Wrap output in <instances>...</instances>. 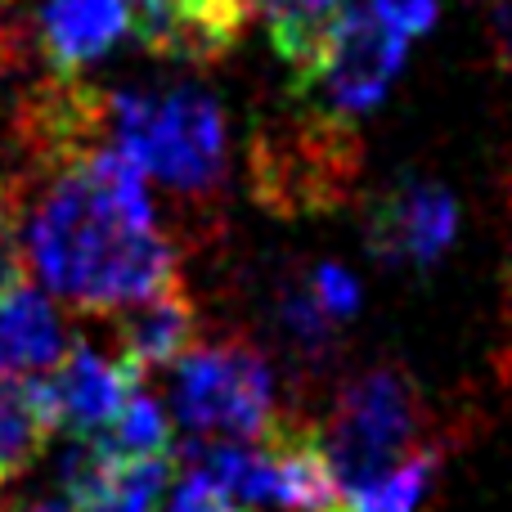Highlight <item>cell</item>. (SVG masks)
<instances>
[{
  "label": "cell",
  "instance_id": "cell-1",
  "mask_svg": "<svg viewBox=\"0 0 512 512\" xmlns=\"http://www.w3.org/2000/svg\"><path fill=\"white\" fill-rule=\"evenodd\" d=\"M23 256L54 297L90 315H117L176 288L180 274L176 243L117 212L86 176L81 149L50 162V185L23 221Z\"/></svg>",
  "mask_w": 512,
  "mask_h": 512
},
{
  "label": "cell",
  "instance_id": "cell-2",
  "mask_svg": "<svg viewBox=\"0 0 512 512\" xmlns=\"http://www.w3.org/2000/svg\"><path fill=\"white\" fill-rule=\"evenodd\" d=\"M104 126L117 149L144 167V176L189 198L216 194L230 167V131L225 108L207 90H113L104 95Z\"/></svg>",
  "mask_w": 512,
  "mask_h": 512
},
{
  "label": "cell",
  "instance_id": "cell-3",
  "mask_svg": "<svg viewBox=\"0 0 512 512\" xmlns=\"http://www.w3.org/2000/svg\"><path fill=\"white\" fill-rule=\"evenodd\" d=\"M176 418L194 436L221 441H261L279 427L274 373L256 346L225 337L212 346H189L171 378Z\"/></svg>",
  "mask_w": 512,
  "mask_h": 512
},
{
  "label": "cell",
  "instance_id": "cell-4",
  "mask_svg": "<svg viewBox=\"0 0 512 512\" xmlns=\"http://www.w3.org/2000/svg\"><path fill=\"white\" fill-rule=\"evenodd\" d=\"M319 432L337 486L351 490L378 472L396 468L418 450L423 432V400L400 369H369L346 382Z\"/></svg>",
  "mask_w": 512,
  "mask_h": 512
},
{
  "label": "cell",
  "instance_id": "cell-5",
  "mask_svg": "<svg viewBox=\"0 0 512 512\" xmlns=\"http://www.w3.org/2000/svg\"><path fill=\"white\" fill-rule=\"evenodd\" d=\"M405 54H409V36H400L396 27L382 23L369 9V0L364 5L346 0L333 32H328V45L319 54L315 72L297 86V95L310 99V108H319V113L351 122V117L382 104V95L405 68Z\"/></svg>",
  "mask_w": 512,
  "mask_h": 512
},
{
  "label": "cell",
  "instance_id": "cell-6",
  "mask_svg": "<svg viewBox=\"0 0 512 512\" xmlns=\"http://www.w3.org/2000/svg\"><path fill=\"white\" fill-rule=\"evenodd\" d=\"M310 126L279 131L256 149V185L274 207H324L337 189L351 185L355 140L342 117H328L319 108L306 113Z\"/></svg>",
  "mask_w": 512,
  "mask_h": 512
},
{
  "label": "cell",
  "instance_id": "cell-7",
  "mask_svg": "<svg viewBox=\"0 0 512 512\" xmlns=\"http://www.w3.org/2000/svg\"><path fill=\"white\" fill-rule=\"evenodd\" d=\"M459 239V203L441 180L400 176L369 207V248L382 265H436Z\"/></svg>",
  "mask_w": 512,
  "mask_h": 512
},
{
  "label": "cell",
  "instance_id": "cell-8",
  "mask_svg": "<svg viewBox=\"0 0 512 512\" xmlns=\"http://www.w3.org/2000/svg\"><path fill=\"white\" fill-rule=\"evenodd\" d=\"M176 459H117L95 436H72L63 486L72 512H158Z\"/></svg>",
  "mask_w": 512,
  "mask_h": 512
},
{
  "label": "cell",
  "instance_id": "cell-9",
  "mask_svg": "<svg viewBox=\"0 0 512 512\" xmlns=\"http://www.w3.org/2000/svg\"><path fill=\"white\" fill-rule=\"evenodd\" d=\"M45 382H50L59 432L99 436V432H108V423L122 414L131 391L140 387V373H131L117 355H104L95 346L77 342L63 351L54 373H45Z\"/></svg>",
  "mask_w": 512,
  "mask_h": 512
},
{
  "label": "cell",
  "instance_id": "cell-10",
  "mask_svg": "<svg viewBox=\"0 0 512 512\" xmlns=\"http://www.w3.org/2000/svg\"><path fill=\"white\" fill-rule=\"evenodd\" d=\"M131 32V0H45L36 18L41 54L59 77L108 54Z\"/></svg>",
  "mask_w": 512,
  "mask_h": 512
},
{
  "label": "cell",
  "instance_id": "cell-11",
  "mask_svg": "<svg viewBox=\"0 0 512 512\" xmlns=\"http://www.w3.org/2000/svg\"><path fill=\"white\" fill-rule=\"evenodd\" d=\"M270 454V508L283 512H342V486H337L328 454L315 427H292L279 418L274 432L261 436Z\"/></svg>",
  "mask_w": 512,
  "mask_h": 512
},
{
  "label": "cell",
  "instance_id": "cell-12",
  "mask_svg": "<svg viewBox=\"0 0 512 512\" xmlns=\"http://www.w3.org/2000/svg\"><path fill=\"white\" fill-rule=\"evenodd\" d=\"M194 328V301L180 288H162L117 310V360L140 378L153 369H167L194 346Z\"/></svg>",
  "mask_w": 512,
  "mask_h": 512
},
{
  "label": "cell",
  "instance_id": "cell-13",
  "mask_svg": "<svg viewBox=\"0 0 512 512\" xmlns=\"http://www.w3.org/2000/svg\"><path fill=\"white\" fill-rule=\"evenodd\" d=\"M68 328L45 292L32 283L0 292V378H32L63 360Z\"/></svg>",
  "mask_w": 512,
  "mask_h": 512
},
{
  "label": "cell",
  "instance_id": "cell-14",
  "mask_svg": "<svg viewBox=\"0 0 512 512\" xmlns=\"http://www.w3.org/2000/svg\"><path fill=\"white\" fill-rule=\"evenodd\" d=\"M342 5L346 0H265L261 5V14L270 18L274 54H279L292 72V90L315 72Z\"/></svg>",
  "mask_w": 512,
  "mask_h": 512
},
{
  "label": "cell",
  "instance_id": "cell-15",
  "mask_svg": "<svg viewBox=\"0 0 512 512\" xmlns=\"http://www.w3.org/2000/svg\"><path fill=\"white\" fill-rule=\"evenodd\" d=\"M436 463L441 459H436L432 445H418L396 468L342 490V512H418V504H423L427 490H432Z\"/></svg>",
  "mask_w": 512,
  "mask_h": 512
},
{
  "label": "cell",
  "instance_id": "cell-16",
  "mask_svg": "<svg viewBox=\"0 0 512 512\" xmlns=\"http://www.w3.org/2000/svg\"><path fill=\"white\" fill-rule=\"evenodd\" d=\"M95 441L117 459H162V454H171V418L149 391L135 387L131 400L122 405V414Z\"/></svg>",
  "mask_w": 512,
  "mask_h": 512
},
{
  "label": "cell",
  "instance_id": "cell-17",
  "mask_svg": "<svg viewBox=\"0 0 512 512\" xmlns=\"http://www.w3.org/2000/svg\"><path fill=\"white\" fill-rule=\"evenodd\" d=\"M45 436L50 432L32 418L18 378H0V490L32 468Z\"/></svg>",
  "mask_w": 512,
  "mask_h": 512
},
{
  "label": "cell",
  "instance_id": "cell-18",
  "mask_svg": "<svg viewBox=\"0 0 512 512\" xmlns=\"http://www.w3.org/2000/svg\"><path fill=\"white\" fill-rule=\"evenodd\" d=\"M274 310H279V328L288 333V342L297 346L301 355H310V360H319V355L333 346V333L337 324L319 310L315 292L306 288V274H297V279H288L279 288V297H274Z\"/></svg>",
  "mask_w": 512,
  "mask_h": 512
},
{
  "label": "cell",
  "instance_id": "cell-19",
  "mask_svg": "<svg viewBox=\"0 0 512 512\" xmlns=\"http://www.w3.org/2000/svg\"><path fill=\"white\" fill-rule=\"evenodd\" d=\"M306 288L315 292L319 310H324L333 324H346V319L360 315V279L351 270H342L337 261H319L315 270H306Z\"/></svg>",
  "mask_w": 512,
  "mask_h": 512
},
{
  "label": "cell",
  "instance_id": "cell-20",
  "mask_svg": "<svg viewBox=\"0 0 512 512\" xmlns=\"http://www.w3.org/2000/svg\"><path fill=\"white\" fill-rule=\"evenodd\" d=\"M369 9L382 18L387 27H396L400 36H423L436 27V14H441V0H369Z\"/></svg>",
  "mask_w": 512,
  "mask_h": 512
},
{
  "label": "cell",
  "instance_id": "cell-21",
  "mask_svg": "<svg viewBox=\"0 0 512 512\" xmlns=\"http://www.w3.org/2000/svg\"><path fill=\"white\" fill-rule=\"evenodd\" d=\"M162 512H252V508L234 504V499L221 495L212 481H203V477H194V472H189V477L171 490V499H167V508H162Z\"/></svg>",
  "mask_w": 512,
  "mask_h": 512
},
{
  "label": "cell",
  "instance_id": "cell-22",
  "mask_svg": "<svg viewBox=\"0 0 512 512\" xmlns=\"http://www.w3.org/2000/svg\"><path fill=\"white\" fill-rule=\"evenodd\" d=\"M490 27H495V45H499V54H504V63H512V0H495Z\"/></svg>",
  "mask_w": 512,
  "mask_h": 512
},
{
  "label": "cell",
  "instance_id": "cell-23",
  "mask_svg": "<svg viewBox=\"0 0 512 512\" xmlns=\"http://www.w3.org/2000/svg\"><path fill=\"white\" fill-rule=\"evenodd\" d=\"M14 512H72V504H63V499H36V504H23Z\"/></svg>",
  "mask_w": 512,
  "mask_h": 512
},
{
  "label": "cell",
  "instance_id": "cell-24",
  "mask_svg": "<svg viewBox=\"0 0 512 512\" xmlns=\"http://www.w3.org/2000/svg\"><path fill=\"white\" fill-rule=\"evenodd\" d=\"M0 225H9V216H5V185H0Z\"/></svg>",
  "mask_w": 512,
  "mask_h": 512
},
{
  "label": "cell",
  "instance_id": "cell-25",
  "mask_svg": "<svg viewBox=\"0 0 512 512\" xmlns=\"http://www.w3.org/2000/svg\"><path fill=\"white\" fill-rule=\"evenodd\" d=\"M508 297H512V248H508Z\"/></svg>",
  "mask_w": 512,
  "mask_h": 512
}]
</instances>
